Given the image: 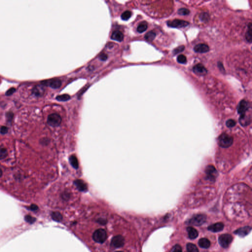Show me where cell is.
I'll use <instances>...</instances> for the list:
<instances>
[{
	"label": "cell",
	"mask_w": 252,
	"mask_h": 252,
	"mask_svg": "<svg viewBox=\"0 0 252 252\" xmlns=\"http://www.w3.org/2000/svg\"><path fill=\"white\" fill-rule=\"evenodd\" d=\"M98 222H99V223L100 224H105L106 221H105V220L100 219L99 220V221H98Z\"/></svg>",
	"instance_id": "b9f144b4"
},
{
	"label": "cell",
	"mask_w": 252,
	"mask_h": 252,
	"mask_svg": "<svg viewBox=\"0 0 252 252\" xmlns=\"http://www.w3.org/2000/svg\"><path fill=\"white\" fill-rule=\"evenodd\" d=\"M108 235L106 231L103 229H96L93 234V240L99 243L105 242Z\"/></svg>",
	"instance_id": "7a4b0ae2"
},
{
	"label": "cell",
	"mask_w": 252,
	"mask_h": 252,
	"mask_svg": "<svg viewBox=\"0 0 252 252\" xmlns=\"http://www.w3.org/2000/svg\"><path fill=\"white\" fill-rule=\"evenodd\" d=\"M199 18H200L201 20L203 21H204V22H206L209 19L208 14L207 13H206V12L202 13V14L200 15Z\"/></svg>",
	"instance_id": "d6a6232c"
},
{
	"label": "cell",
	"mask_w": 252,
	"mask_h": 252,
	"mask_svg": "<svg viewBox=\"0 0 252 252\" xmlns=\"http://www.w3.org/2000/svg\"><path fill=\"white\" fill-rule=\"evenodd\" d=\"M178 13L179 15H186L189 14L190 11L188 9H186V8H181L178 10Z\"/></svg>",
	"instance_id": "4dcf8cb0"
},
{
	"label": "cell",
	"mask_w": 252,
	"mask_h": 252,
	"mask_svg": "<svg viewBox=\"0 0 252 252\" xmlns=\"http://www.w3.org/2000/svg\"><path fill=\"white\" fill-rule=\"evenodd\" d=\"M193 71L195 74L199 75H204L207 74V70L204 66L201 64H199L193 68Z\"/></svg>",
	"instance_id": "9a60e30c"
},
{
	"label": "cell",
	"mask_w": 252,
	"mask_h": 252,
	"mask_svg": "<svg viewBox=\"0 0 252 252\" xmlns=\"http://www.w3.org/2000/svg\"><path fill=\"white\" fill-rule=\"evenodd\" d=\"M235 125H236V122L233 120H229L226 122V125L228 128H233L235 126Z\"/></svg>",
	"instance_id": "e575fe53"
},
{
	"label": "cell",
	"mask_w": 252,
	"mask_h": 252,
	"mask_svg": "<svg viewBox=\"0 0 252 252\" xmlns=\"http://www.w3.org/2000/svg\"><path fill=\"white\" fill-rule=\"evenodd\" d=\"M232 235L229 234H223L219 237V243L224 248H227L233 241Z\"/></svg>",
	"instance_id": "5b68a950"
},
{
	"label": "cell",
	"mask_w": 252,
	"mask_h": 252,
	"mask_svg": "<svg viewBox=\"0 0 252 252\" xmlns=\"http://www.w3.org/2000/svg\"><path fill=\"white\" fill-rule=\"evenodd\" d=\"M7 156V150L4 147H0V160L4 159Z\"/></svg>",
	"instance_id": "f1b7e54d"
},
{
	"label": "cell",
	"mask_w": 252,
	"mask_h": 252,
	"mask_svg": "<svg viewBox=\"0 0 252 252\" xmlns=\"http://www.w3.org/2000/svg\"><path fill=\"white\" fill-rule=\"evenodd\" d=\"M52 219L56 222H61L63 219L61 214L59 212H53L51 214Z\"/></svg>",
	"instance_id": "cb8c5ba5"
},
{
	"label": "cell",
	"mask_w": 252,
	"mask_h": 252,
	"mask_svg": "<svg viewBox=\"0 0 252 252\" xmlns=\"http://www.w3.org/2000/svg\"><path fill=\"white\" fill-rule=\"evenodd\" d=\"M156 34L153 31H150L145 36V39L148 41H151L154 40L156 37Z\"/></svg>",
	"instance_id": "d4e9b609"
},
{
	"label": "cell",
	"mask_w": 252,
	"mask_h": 252,
	"mask_svg": "<svg viewBox=\"0 0 252 252\" xmlns=\"http://www.w3.org/2000/svg\"><path fill=\"white\" fill-rule=\"evenodd\" d=\"M0 132L2 135H5V134H6L8 132V129L6 126H2L1 128Z\"/></svg>",
	"instance_id": "8d00e7d4"
},
{
	"label": "cell",
	"mask_w": 252,
	"mask_h": 252,
	"mask_svg": "<svg viewBox=\"0 0 252 252\" xmlns=\"http://www.w3.org/2000/svg\"><path fill=\"white\" fill-rule=\"evenodd\" d=\"M45 89L44 86L38 85L35 86L33 88L32 93L35 96L40 97V96H42L44 95L45 93Z\"/></svg>",
	"instance_id": "5bb4252c"
},
{
	"label": "cell",
	"mask_w": 252,
	"mask_h": 252,
	"mask_svg": "<svg viewBox=\"0 0 252 252\" xmlns=\"http://www.w3.org/2000/svg\"><path fill=\"white\" fill-rule=\"evenodd\" d=\"M239 122L242 126H247L251 123V116H248L246 114L240 115L239 119Z\"/></svg>",
	"instance_id": "e0dca14e"
},
{
	"label": "cell",
	"mask_w": 252,
	"mask_h": 252,
	"mask_svg": "<svg viewBox=\"0 0 252 252\" xmlns=\"http://www.w3.org/2000/svg\"><path fill=\"white\" fill-rule=\"evenodd\" d=\"M251 231V227L249 226H245L242 227L235 230L234 233L239 235L240 237H245Z\"/></svg>",
	"instance_id": "8fae6325"
},
{
	"label": "cell",
	"mask_w": 252,
	"mask_h": 252,
	"mask_svg": "<svg viewBox=\"0 0 252 252\" xmlns=\"http://www.w3.org/2000/svg\"><path fill=\"white\" fill-rule=\"evenodd\" d=\"M224 224L219 222L209 226L208 227V229L213 233H218L222 231L224 229Z\"/></svg>",
	"instance_id": "4fadbf2b"
},
{
	"label": "cell",
	"mask_w": 252,
	"mask_h": 252,
	"mask_svg": "<svg viewBox=\"0 0 252 252\" xmlns=\"http://www.w3.org/2000/svg\"><path fill=\"white\" fill-rule=\"evenodd\" d=\"M124 238L122 235H118L112 238L111 241V245L114 248L122 247L124 245Z\"/></svg>",
	"instance_id": "52a82bcc"
},
{
	"label": "cell",
	"mask_w": 252,
	"mask_h": 252,
	"mask_svg": "<svg viewBox=\"0 0 252 252\" xmlns=\"http://www.w3.org/2000/svg\"><path fill=\"white\" fill-rule=\"evenodd\" d=\"M122 252V251H117V252Z\"/></svg>",
	"instance_id": "ee69618b"
},
{
	"label": "cell",
	"mask_w": 252,
	"mask_h": 252,
	"mask_svg": "<svg viewBox=\"0 0 252 252\" xmlns=\"http://www.w3.org/2000/svg\"><path fill=\"white\" fill-rule=\"evenodd\" d=\"M70 99V96L68 94H63L58 96L56 97V100L59 101H65L69 100Z\"/></svg>",
	"instance_id": "4316f807"
},
{
	"label": "cell",
	"mask_w": 252,
	"mask_h": 252,
	"mask_svg": "<svg viewBox=\"0 0 252 252\" xmlns=\"http://www.w3.org/2000/svg\"><path fill=\"white\" fill-rule=\"evenodd\" d=\"M131 16H132V12L129 11H126L122 13L121 15V18L123 20H127L129 19Z\"/></svg>",
	"instance_id": "83f0119b"
},
{
	"label": "cell",
	"mask_w": 252,
	"mask_h": 252,
	"mask_svg": "<svg viewBox=\"0 0 252 252\" xmlns=\"http://www.w3.org/2000/svg\"><path fill=\"white\" fill-rule=\"evenodd\" d=\"M25 220L27 222H28L30 224L34 223L36 221V218L30 215H26L25 217Z\"/></svg>",
	"instance_id": "1f68e13d"
},
{
	"label": "cell",
	"mask_w": 252,
	"mask_h": 252,
	"mask_svg": "<svg viewBox=\"0 0 252 252\" xmlns=\"http://www.w3.org/2000/svg\"><path fill=\"white\" fill-rule=\"evenodd\" d=\"M75 186L79 191L81 192H86L88 190L87 184L81 179H76L74 181Z\"/></svg>",
	"instance_id": "7c38bea8"
},
{
	"label": "cell",
	"mask_w": 252,
	"mask_h": 252,
	"mask_svg": "<svg viewBox=\"0 0 252 252\" xmlns=\"http://www.w3.org/2000/svg\"><path fill=\"white\" fill-rule=\"evenodd\" d=\"M42 84L48 86L53 89H58L61 86L62 82L59 79H52L43 81Z\"/></svg>",
	"instance_id": "9c48e42d"
},
{
	"label": "cell",
	"mask_w": 252,
	"mask_h": 252,
	"mask_svg": "<svg viewBox=\"0 0 252 252\" xmlns=\"http://www.w3.org/2000/svg\"><path fill=\"white\" fill-rule=\"evenodd\" d=\"M69 160H70V164L72 165L73 168L75 169H77L79 168V161H78V160H77V158H76V156L74 155H71L69 158Z\"/></svg>",
	"instance_id": "44dd1931"
},
{
	"label": "cell",
	"mask_w": 252,
	"mask_h": 252,
	"mask_svg": "<svg viewBox=\"0 0 252 252\" xmlns=\"http://www.w3.org/2000/svg\"><path fill=\"white\" fill-rule=\"evenodd\" d=\"M99 58L101 60L105 61L108 59V56L105 53H101V54L99 56Z\"/></svg>",
	"instance_id": "f35d334b"
},
{
	"label": "cell",
	"mask_w": 252,
	"mask_h": 252,
	"mask_svg": "<svg viewBox=\"0 0 252 252\" xmlns=\"http://www.w3.org/2000/svg\"><path fill=\"white\" fill-rule=\"evenodd\" d=\"M205 173L209 180L211 181L215 180L217 176V171L213 166L212 165L207 166L206 168Z\"/></svg>",
	"instance_id": "ba28073f"
},
{
	"label": "cell",
	"mask_w": 252,
	"mask_h": 252,
	"mask_svg": "<svg viewBox=\"0 0 252 252\" xmlns=\"http://www.w3.org/2000/svg\"><path fill=\"white\" fill-rule=\"evenodd\" d=\"M15 88H11V89H10L9 90L6 91V96L11 95L13 94V93H15Z\"/></svg>",
	"instance_id": "74e56055"
},
{
	"label": "cell",
	"mask_w": 252,
	"mask_h": 252,
	"mask_svg": "<svg viewBox=\"0 0 252 252\" xmlns=\"http://www.w3.org/2000/svg\"><path fill=\"white\" fill-rule=\"evenodd\" d=\"M47 122L48 124L52 127H58L61 123L62 118L58 114H51L48 116Z\"/></svg>",
	"instance_id": "277c9868"
},
{
	"label": "cell",
	"mask_w": 252,
	"mask_h": 252,
	"mask_svg": "<svg viewBox=\"0 0 252 252\" xmlns=\"http://www.w3.org/2000/svg\"><path fill=\"white\" fill-rule=\"evenodd\" d=\"M187 232L188 234L189 237L191 239H194L198 237L199 233L197 229L193 227H188L187 228Z\"/></svg>",
	"instance_id": "ac0fdd59"
},
{
	"label": "cell",
	"mask_w": 252,
	"mask_h": 252,
	"mask_svg": "<svg viewBox=\"0 0 252 252\" xmlns=\"http://www.w3.org/2000/svg\"><path fill=\"white\" fill-rule=\"evenodd\" d=\"M187 250L188 252H199L196 245L191 243L187 244Z\"/></svg>",
	"instance_id": "484cf974"
},
{
	"label": "cell",
	"mask_w": 252,
	"mask_h": 252,
	"mask_svg": "<svg viewBox=\"0 0 252 252\" xmlns=\"http://www.w3.org/2000/svg\"><path fill=\"white\" fill-rule=\"evenodd\" d=\"M172 252H182V248L180 245L177 244L174 246Z\"/></svg>",
	"instance_id": "d590c367"
},
{
	"label": "cell",
	"mask_w": 252,
	"mask_h": 252,
	"mask_svg": "<svg viewBox=\"0 0 252 252\" xmlns=\"http://www.w3.org/2000/svg\"><path fill=\"white\" fill-rule=\"evenodd\" d=\"M111 38L112 40L120 42V41H122L124 39V35L121 32L116 31L113 32Z\"/></svg>",
	"instance_id": "d6986e66"
},
{
	"label": "cell",
	"mask_w": 252,
	"mask_h": 252,
	"mask_svg": "<svg viewBox=\"0 0 252 252\" xmlns=\"http://www.w3.org/2000/svg\"><path fill=\"white\" fill-rule=\"evenodd\" d=\"M147 27H148V25L147 23L145 21H143V22L140 23L138 26V28H137V31L139 33H143L144 32L147 30Z\"/></svg>",
	"instance_id": "603a6c76"
},
{
	"label": "cell",
	"mask_w": 252,
	"mask_h": 252,
	"mask_svg": "<svg viewBox=\"0 0 252 252\" xmlns=\"http://www.w3.org/2000/svg\"><path fill=\"white\" fill-rule=\"evenodd\" d=\"M210 242L208 239L205 238H203L199 239V245L202 248L207 249L210 247Z\"/></svg>",
	"instance_id": "ffe728a7"
},
{
	"label": "cell",
	"mask_w": 252,
	"mask_h": 252,
	"mask_svg": "<svg viewBox=\"0 0 252 252\" xmlns=\"http://www.w3.org/2000/svg\"><path fill=\"white\" fill-rule=\"evenodd\" d=\"M168 25L172 28H183L188 26L189 25V23L186 21L180 19H174L173 20L168 21Z\"/></svg>",
	"instance_id": "8992f818"
},
{
	"label": "cell",
	"mask_w": 252,
	"mask_h": 252,
	"mask_svg": "<svg viewBox=\"0 0 252 252\" xmlns=\"http://www.w3.org/2000/svg\"><path fill=\"white\" fill-rule=\"evenodd\" d=\"M246 40L249 42L251 43L252 41V24L250 23L248 26L247 31L246 33Z\"/></svg>",
	"instance_id": "7402d4cb"
},
{
	"label": "cell",
	"mask_w": 252,
	"mask_h": 252,
	"mask_svg": "<svg viewBox=\"0 0 252 252\" xmlns=\"http://www.w3.org/2000/svg\"><path fill=\"white\" fill-rule=\"evenodd\" d=\"M177 61L180 64H186L187 63V58L184 55H180L178 56Z\"/></svg>",
	"instance_id": "f546056e"
},
{
	"label": "cell",
	"mask_w": 252,
	"mask_h": 252,
	"mask_svg": "<svg viewBox=\"0 0 252 252\" xmlns=\"http://www.w3.org/2000/svg\"><path fill=\"white\" fill-rule=\"evenodd\" d=\"M184 49L185 46H183V45L179 46V47L175 48V49L173 50V53L174 54L176 55L177 54L180 53V52H182V51H183Z\"/></svg>",
	"instance_id": "836d02e7"
},
{
	"label": "cell",
	"mask_w": 252,
	"mask_h": 252,
	"mask_svg": "<svg viewBox=\"0 0 252 252\" xmlns=\"http://www.w3.org/2000/svg\"><path fill=\"white\" fill-rule=\"evenodd\" d=\"M30 209L32 211H36V210L39 209V207H38V206L37 205H36V204H32L30 206V207H29Z\"/></svg>",
	"instance_id": "60d3db41"
},
{
	"label": "cell",
	"mask_w": 252,
	"mask_h": 252,
	"mask_svg": "<svg viewBox=\"0 0 252 252\" xmlns=\"http://www.w3.org/2000/svg\"><path fill=\"white\" fill-rule=\"evenodd\" d=\"M13 118V114L11 112H9L6 114V118H7V121H11V120Z\"/></svg>",
	"instance_id": "ab89813d"
},
{
	"label": "cell",
	"mask_w": 252,
	"mask_h": 252,
	"mask_svg": "<svg viewBox=\"0 0 252 252\" xmlns=\"http://www.w3.org/2000/svg\"><path fill=\"white\" fill-rule=\"evenodd\" d=\"M218 143L220 147L227 148L233 144V139L228 134L224 133L219 136Z\"/></svg>",
	"instance_id": "6da1fadb"
},
{
	"label": "cell",
	"mask_w": 252,
	"mask_h": 252,
	"mask_svg": "<svg viewBox=\"0 0 252 252\" xmlns=\"http://www.w3.org/2000/svg\"><path fill=\"white\" fill-rule=\"evenodd\" d=\"M249 109V105L247 101L245 100H242L238 106L237 112L240 115L246 114Z\"/></svg>",
	"instance_id": "30bf717a"
},
{
	"label": "cell",
	"mask_w": 252,
	"mask_h": 252,
	"mask_svg": "<svg viewBox=\"0 0 252 252\" xmlns=\"http://www.w3.org/2000/svg\"><path fill=\"white\" fill-rule=\"evenodd\" d=\"M194 50L195 52H197V53H206L209 50V47L207 45H205V44H199L194 46Z\"/></svg>",
	"instance_id": "2e32d148"
},
{
	"label": "cell",
	"mask_w": 252,
	"mask_h": 252,
	"mask_svg": "<svg viewBox=\"0 0 252 252\" xmlns=\"http://www.w3.org/2000/svg\"><path fill=\"white\" fill-rule=\"evenodd\" d=\"M2 170L0 169V178L2 176Z\"/></svg>",
	"instance_id": "7bdbcfd3"
},
{
	"label": "cell",
	"mask_w": 252,
	"mask_h": 252,
	"mask_svg": "<svg viewBox=\"0 0 252 252\" xmlns=\"http://www.w3.org/2000/svg\"><path fill=\"white\" fill-rule=\"evenodd\" d=\"M206 216L204 214H197L194 215L188 221L187 223L193 226H201L206 222Z\"/></svg>",
	"instance_id": "3957f363"
}]
</instances>
